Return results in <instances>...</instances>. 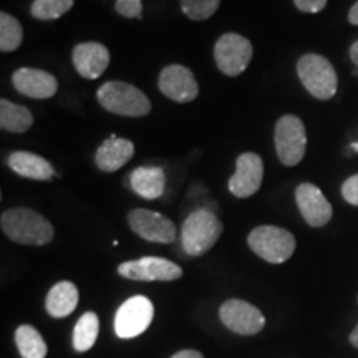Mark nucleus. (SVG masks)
Returning <instances> with one entry per match:
<instances>
[{
	"label": "nucleus",
	"mask_w": 358,
	"mask_h": 358,
	"mask_svg": "<svg viewBox=\"0 0 358 358\" xmlns=\"http://www.w3.org/2000/svg\"><path fill=\"white\" fill-rule=\"evenodd\" d=\"M0 227L8 239L22 245H47L55 234L50 221L29 208H12L3 211Z\"/></svg>",
	"instance_id": "obj_1"
},
{
	"label": "nucleus",
	"mask_w": 358,
	"mask_h": 358,
	"mask_svg": "<svg viewBox=\"0 0 358 358\" xmlns=\"http://www.w3.org/2000/svg\"><path fill=\"white\" fill-rule=\"evenodd\" d=\"M222 234V222L209 209H196L181 227V244L187 256H204Z\"/></svg>",
	"instance_id": "obj_2"
},
{
	"label": "nucleus",
	"mask_w": 358,
	"mask_h": 358,
	"mask_svg": "<svg viewBox=\"0 0 358 358\" xmlns=\"http://www.w3.org/2000/svg\"><path fill=\"white\" fill-rule=\"evenodd\" d=\"M98 103L110 113L143 118L151 111V101L140 88L127 82H106L96 92Z\"/></svg>",
	"instance_id": "obj_3"
},
{
	"label": "nucleus",
	"mask_w": 358,
	"mask_h": 358,
	"mask_svg": "<svg viewBox=\"0 0 358 358\" xmlns=\"http://www.w3.org/2000/svg\"><path fill=\"white\" fill-rule=\"evenodd\" d=\"M297 75L303 88L317 100L327 101L337 93V71H335L334 65L319 53H306L299 58Z\"/></svg>",
	"instance_id": "obj_4"
},
{
	"label": "nucleus",
	"mask_w": 358,
	"mask_h": 358,
	"mask_svg": "<svg viewBox=\"0 0 358 358\" xmlns=\"http://www.w3.org/2000/svg\"><path fill=\"white\" fill-rule=\"evenodd\" d=\"M249 248L268 264H282L292 257L297 243L292 232L277 226H259L250 231Z\"/></svg>",
	"instance_id": "obj_5"
},
{
	"label": "nucleus",
	"mask_w": 358,
	"mask_h": 358,
	"mask_svg": "<svg viewBox=\"0 0 358 358\" xmlns=\"http://www.w3.org/2000/svg\"><path fill=\"white\" fill-rule=\"evenodd\" d=\"M274 145L284 166H297L307 151L306 124L299 116L284 115L275 123Z\"/></svg>",
	"instance_id": "obj_6"
},
{
	"label": "nucleus",
	"mask_w": 358,
	"mask_h": 358,
	"mask_svg": "<svg viewBox=\"0 0 358 358\" xmlns=\"http://www.w3.org/2000/svg\"><path fill=\"white\" fill-rule=\"evenodd\" d=\"M252 43L244 35L229 32L217 38L214 45V60L217 69L226 77H239L243 75L252 60Z\"/></svg>",
	"instance_id": "obj_7"
},
{
	"label": "nucleus",
	"mask_w": 358,
	"mask_h": 358,
	"mask_svg": "<svg viewBox=\"0 0 358 358\" xmlns=\"http://www.w3.org/2000/svg\"><path fill=\"white\" fill-rule=\"evenodd\" d=\"M155 317L153 302L145 295H134L120 306L115 317V332L120 338H134L145 334Z\"/></svg>",
	"instance_id": "obj_8"
},
{
	"label": "nucleus",
	"mask_w": 358,
	"mask_h": 358,
	"mask_svg": "<svg viewBox=\"0 0 358 358\" xmlns=\"http://www.w3.org/2000/svg\"><path fill=\"white\" fill-rule=\"evenodd\" d=\"M118 274L129 280L173 282L182 277V268L164 257L148 256L118 266Z\"/></svg>",
	"instance_id": "obj_9"
},
{
	"label": "nucleus",
	"mask_w": 358,
	"mask_h": 358,
	"mask_svg": "<svg viewBox=\"0 0 358 358\" xmlns=\"http://www.w3.org/2000/svg\"><path fill=\"white\" fill-rule=\"evenodd\" d=\"M128 224L134 234L145 241L158 244H171L176 241L178 231L171 219L150 209H133L128 213Z\"/></svg>",
	"instance_id": "obj_10"
},
{
	"label": "nucleus",
	"mask_w": 358,
	"mask_h": 358,
	"mask_svg": "<svg viewBox=\"0 0 358 358\" xmlns=\"http://www.w3.org/2000/svg\"><path fill=\"white\" fill-rule=\"evenodd\" d=\"M219 319L231 332L239 335H256L266 325L262 312L252 303L239 299H229L224 302L219 308Z\"/></svg>",
	"instance_id": "obj_11"
},
{
	"label": "nucleus",
	"mask_w": 358,
	"mask_h": 358,
	"mask_svg": "<svg viewBox=\"0 0 358 358\" xmlns=\"http://www.w3.org/2000/svg\"><path fill=\"white\" fill-rule=\"evenodd\" d=\"M159 92L176 103H189L199 95V85L194 73L185 65H168L158 78Z\"/></svg>",
	"instance_id": "obj_12"
},
{
	"label": "nucleus",
	"mask_w": 358,
	"mask_h": 358,
	"mask_svg": "<svg viewBox=\"0 0 358 358\" xmlns=\"http://www.w3.org/2000/svg\"><path fill=\"white\" fill-rule=\"evenodd\" d=\"M264 179V161L256 153H243L236 159V173L229 179L231 194L239 199L254 196L261 189Z\"/></svg>",
	"instance_id": "obj_13"
},
{
	"label": "nucleus",
	"mask_w": 358,
	"mask_h": 358,
	"mask_svg": "<svg viewBox=\"0 0 358 358\" xmlns=\"http://www.w3.org/2000/svg\"><path fill=\"white\" fill-rule=\"evenodd\" d=\"M295 203L299 206L302 217L310 227H322L329 224L334 216L332 204L324 192L312 182H302L295 189Z\"/></svg>",
	"instance_id": "obj_14"
},
{
	"label": "nucleus",
	"mask_w": 358,
	"mask_h": 358,
	"mask_svg": "<svg viewBox=\"0 0 358 358\" xmlns=\"http://www.w3.org/2000/svg\"><path fill=\"white\" fill-rule=\"evenodd\" d=\"M12 85L20 95L34 100H48L58 92V82L52 73L29 66L13 71Z\"/></svg>",
	"instance_id": "obj_15"
},
{
	"label": "nucleus",
	"mask_w": 358,
	"mask_h": 358,
	"mask_svg": "<svg viewBox=\"0 0 358 358\" xmlns=\"http://www.w3.org/2000/svg\"><path fill=\"white\" fill-rule=\"evenodd\" d=\"M71 62L80 77L96 80L108 69L110 50L100 42L78 43L71 52Z\"/></svg>",
	"instance_id": "obj_16"
},
{
	"label": "nucleus",
	"mask_w": 358,
	"mask_h": 358,
	"mask_svg": "<svg viewBox=\"0 0 358 358\" xmlns=\"http://www.w3.org/2000/svg\"><path fill=\"white\" fill-rule=\"evenodd\" d=\"M134 155V145L127 138H118L111 134L96 150V166L103 173H116L122 169Z\"/></svg>",
	"instance_id": "obj_17"
},
{
	"label": "nucleus",
	"mask_w": 358,
	"mask_h": 358,
	"mask_svg": "<svg viewBox=\"0 0 358 358\" xmlns=\"http://www.w3.org/2000/svg\"><path fill=\"white\" fill-rule=\"evenodd\" d=\"M7 164L15 174L34 181H50L57 176L55 169L47 159L29 151H13L7 158Z\"/></svg>",
	"instance_id": "obj_18"
},
{
	"label": "nucleus",
	"mask_w": 358,
	"mask_h": 358,
	"mask_svg": "<svg viewBox=\"0 0 358 358\" xmlns=\"http://www.w3.org/2000/svg\"><path fill=\"white\" fill-rule=\"evenodd\" d=\"M129 187L143 199H158L166 189V174L158 166H140L129 174Z\"/></svg>",
	"instance_id": "obj_19"
},
{
	"label": "nucleus",
	"mask_w": 358,
	"mask_h": 358,
	"mask_svg": "<svg viewBox=\"0 0 358 358\" xmlns=\"http://www.w3.org/2000/svg\"><path fill=\"white\" fill-rule=\"evenodd\" d=\"M78 306V289L73 282L62 280L53 285L45 301V308L53 319H64Z\"/></svg>",
	"instance_id": "obj_20"
},
{
	"label": "nucleus",
	"mask_w": 358,
	"mask_h": 358,
	"mask_svg": "<svg viewBox=\"0 0 358 358\" xmlns=\"http://www.w3.org/2000/svg\"><path fill=\"white\" fill-rule=\"evenodd\" d=\"M34 115L25 106L8 101L6 98L0 100V128L8 133H25L32 128Z\"/></svg>",
	"instance_id": "obj_21"
},
{
	"label": "nucleus",
	"mask_w": 358,
	"mask_h": 358,
	"mask_svg": "<svg viewBox=\"0 0 358 358\" xmlns=\"http://www.w3.org/2000/svg\"><path fill=\"white\" fill-rule=\"evenodd\" d=\"M15 343L22 358H45L47 357V343L42 335L32 325H20L15 330Z\"/></svg>",
	"instance_id": "obj_22"
},
{
	"label": "nucleus",
	"mask_w": 358,
	"mask_h": 358,
	"mask_svg": "<svg viewBox=\"0 0 358 358\" xmlns=\"http://www.w3.org/2000/svg\"><path fill=\"white\" fill-rule=\"evenodd\" d=\"M98 330H100V320L95 312H87L80 317L73 329V348L80 353L88 352L95 345Z\"/></svg>",
	"instance_id": "obj_23"
},
{
	"label": "nucleus",
	"mask_w": 358,
	"mask_h": 358,
	"mask_svg": "<svg viewBox=\"0 0 358 358\" xmlns=\"http://www.w3.org/2000/svg\"><path fill=\"white\" fill-rule=\"evenodd\" d=\"M24 42V29L15 17L0 12V50L3 53L15 52Z\"/></svg>",
	"instance_id": "obj_24"
},
{
	"label": "nucleus",
	"mask_w": 358,
	"mask_h": 358,
	"mask_svg": "<svg viewBox=\"0 0 358 358\" xmlns=\"http://www.w3.org/2000/svg\"><path fill=\"white\" fill-rule=\"evenodd\" d=\"M75 0H34L30 6V15L42 22L60 19L73 7Z\"/></svg>",
	"instance_id": "obj_25"
},
{
	"label": "nucleus",
	"mask_w": 358,
	"mask_h": 358,
	"mask_svg": "<svg viewBox=\"0 0 358 358\" xmlns=\"http://www.w3.org/2000/svg\"><path fill=\"white\" fill-rule=\"evenodd\" d=\"M221 0H179V7L187 19L203 22L217 12Z\"/></svg>",
	"instance_id": "obj_26"
},
{
	"label": "nucleus",
	"mask_w": 358,
	"mask_h": 358,
	"mask_svg": "<svg viewBox=\"0 0 358 358\" xmlns=\"http://www.w3.org/2000/svg\"><path fill=\"white\" fill-rule=\"evenodd\" d=\"M115 10L124 19H143L141 0H116Z\"/></svg>",
	"instance_id": "obj_27"
},
{
	"label": "nucleus",
	"mask_w": 358,
	"mask_h": 358,
	"mask_svg": "<svg viewBox=\"0 0 358 358\" xmlns=\"http://www.w3.org/2000/svg\"><path fill=\"white\" fill-rule=\"evenodd\" d=\"M342 196L348 204L358 208V174H353V176L343 181Z\"/></svg>",
	"instance_id": "obj_28"
},
{
	"label": "nucleus",
	"mask_w": 358,
	"mask_h": 358,
	"mask_svg": "<svg viewBox=\"0 0 358 358\" xmlns=\"http://www.w3.org/2000/svg\"><path fill=\"white\" fill-rule=\"evenodd\" d=\"M329 0H294V6L303 13H319L327 7Z\"/></svg>",
	"instance_id": "obj_29"
},
{
	"label": "nucleus",
	"mask_w": 358,
	"mask_h": 358,
	"mask_svg": "<svg viewBox=\"0 0 358 358\" xmlns=\"http://www.w3.org/2000/svg\"><path fill=\"white\" fill-rule=\"evenodd\" d=\"M171 358H204L203 353L198 350H181L178 353H174Z\"/></svg>",
	"instance_id": "obj_30"
},
{
	"label": "nucleus",
	"mask_w": 358,
	"mask_h": 358,
	"mask_svg": "<svg viewBox=\"0 0 358 358\" xmlns=\"http://www.w3.org/2000/svg\"><path fill=\"white\" fill-rule=\"evenodd\" d=\"M348 22H350L352 25L358 27V0L355 3H353L350 10H348Z\"/></svg>",
	"instance_id": "obj_31"
},
{
	"label": "nucleus",
	"mask_w": 358,
	"mask_h": 358,
	"mask_svg": "<svg viewBox=\"0 0 358 358\" xmlns=\"http://www.w3.org/2000/svg\"><path fill=\"white\" fill-rule=\"evenodd\" d=\"M350 60L353 62V65L358 69V40L357 42H353L350 47Z\"/></svg>",
	"instance_id": "obj_32"
},
{
	"label": "nucleus",
	"mask_w": 358,
	"mask_h": 358,
	"mask_svg": "<svg viewBox=\"0 0 358 358\" xmlns=\"http://www.w3.org/2000/svg\"><path fill=\"white\" fill-rule=\"evenodd\" d=\"M350 343L353 347L358 348V324H357L355 329H353V332L350 334Z\"/></svg>",
	"instance_id": "obj_33"
}]
</instances>
